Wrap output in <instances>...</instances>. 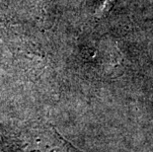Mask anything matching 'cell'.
Segmentation results:
<instances>
[{"instance_id": "1", "label": "cell", "mask_w": 153, "mask_h": 152, "mask_svg": "<svg viewBox=\"0 0 153 152\" xmlns=\"http://www.w3.org/2000/svg\"><path fill=\"white\" fill-rule=\"evenodd\" d=\"M8 149L11 152H78L48 125H33L15 133Z\"/></svg>"}]
</instances>
